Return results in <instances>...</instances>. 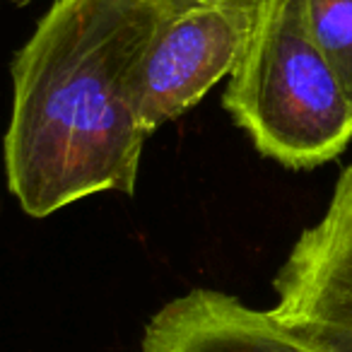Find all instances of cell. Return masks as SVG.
Wrapping results in <instances>:
<instances>
[{
	"mask_svg": "<svg viewBox=\"0 0 352 352\" xmlns=\"http://www.w3.org/2000/svg\"><path fill=\"white\" fill-rule=\"evenodd\" d=\"M162 0H56L12 60L8 188L30 217L94 193L133 196L147 135L140 68Z\"/></svg>",
	"mask_w": 352,
	"mask_h": 352,
	"instance_id": "6da1fadb",
	"label": "cell"
},
{
	"mask_svg": "<svg viewBox=\"0 0 352 352\" xmlns=\"http://www.w3.org/2000/svg\"><path fill=\"white\" fill-rule=\"evenodd\" d=\"M222 104L256 150L287 169L333 162L352 140V99L309 27L304 0H261Z\"/></svg>",
	"mask_w": 352,
	"mask_h": 352,
	"instance_id": "7a4b0ae2",
	"label": "cell"
},
{
	"mask_svg": "<svg viewBox=\"0 0 352 352\" xmlns=\"http://www.w3.org/2000/svg\"><path fill=\"white\" fill-rule=\"evenodd\" d=\"M261 0H196L169 8L140 68V118L147 133L196 107L234 73Z\"/></svg>",
	"mask_w": 352,
	"mask_h": 352,
	"instance_id": "3957f363",
	"label": "cell"
},
{
	"mask_svg": "<svg viewBox=\"0 0 352 352\" xmlns=\"http://www.w3.org/2000/svg\"><path fill=\"white\" fill-rule=\"evenodd\" d=\"M142 352H314L270 311L215 289L171 299L150 318Z\"/></svg>",
	"mask_w": 352,
	"mask_h": 352,
	"instance_id": "277c9868",
	"label": "cell"
},
{
	"mask_svg": "<svg viewBox=\"0 0 352 352\" xmlns=\"http://www.w3.org/2000/svg\"><path fill=\"white\" fill-rule=\"evenodd\" d=\"M318 46L352 99V0H304Z\"/></svg>",
	"mask_w": 352,
	"mask_h": 352,
	"instance_id": "5b68a950",
	"label": "cell"
},
{
	"mask_svg": "<svg viewBox=\"0 0 352 352\" xmlns=\"http://www.w3.org/2000/svg\"><path fill=\"white\" fill-rule=\"evenodd\" d=\"M162 3H169L171 8H182V6H188V3H196V0H162Z\"/></svg>",
	"mask_w": 352,
	"mask_h": 352,
	"instance_id": "8992f818",
	"label": "cell"
},
{
	"mask_svg": "<svg viewBox=\"0 0 352 352\" xmlns=\"http://www.w3.org/2000/svg\"><path fill=\"white\" fill-rule=\"evenodd\" d=\"M17 3H25V0H17Z\"/></svg>",
	"mask_w": 352,
	"mask_h": 352,
	"instance_id": "52a82bcc",
	"label": "cell"
}]
</instances>
